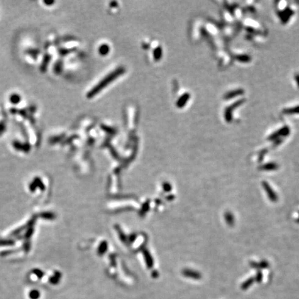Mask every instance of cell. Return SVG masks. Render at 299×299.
Wrapping results in <instances>:
<instances>
[{
  "instance_id": "obj_13",
  "label": "cell",
  "mask_w": 299,
  "mask_h": 299,
  "mask_svg": "<svg viewBox=\"0 0 299 299\" xmlns=\"http://www.w3.org/2000/svg\"><path fill=\"white\" fill-rule=\"evenodd\" d=\"M44 3H45V4H50V5H51V4H53L55 3V2H53V1H51V2H46V1H45V2H44Z\"/></svg>"
},
{
  "instance_id": "obj_11",
  "label": "cell",
  "mask_w": 299,
  "mask_h": 299,
  "mask_svg": "<svg viewBox=\"0 0 299 299\" xmlns=\"http://www.w3.org/2000/svg\"><path fill=\"white\" fill-rule=\"evenodd\" d=\"M238 59L241 62H248L249 60H250V57L248 56H239Z\"/></svg>"
},
{
  "instance_id": "obj_9",
  "label": "cell",
  "mask_w": 299,
  "mask_h": 299,
  "mask_svg": "<svg viewBox=\"0 0 299 299\" xmlns=\"http://www.w3.org/2000/svg\"><path fill=\"white\" fill-rule=\"evenodd\" d=\"M61 69H62V64L61 61H58V63H56L54 65L53 70L55 71V73L56 74H60L61 72Z\"/></svg>"
},
{
  "instance_id": "obj_7",
  "label": "cell",
  "mask_w": 299,
  "mask_h": 299,
  "mask_svg": "<svg viewBox=\"0 0 299 299\" xmlns=\"http://www.w3.org/2000/svg\"><path fill=\"white\" fill-rule=\"evenodd\" d=\"M283 112L285 113V114H298L299 113V106L292 107V108H289V109H286Z\"/></svg>"
},
{
  "instance_id": "obj_14",
  "label": "cell",
  "mask_w": 299,
  "mask_h": 299,
  "mask_svg": "<svg viewBox=\"0 0 299 299\" xmlns=\"http://www.w3.org/2000/svg\"><path fill=\"white\" fill-rule=\"evenodd\" d=\"M298 222H299V218H298Z\"/></svg>"
},
{
  "instance_id": "obj_8",
  "label": "cell",
  "mask_w": 299,
  "mask_h": 299,
  "mask_svg": "<svg viewBox=\"0 0 299 299\" xmlns=\"http://www.w3.org/2000/svg\"><path fill=\"white\" fill-rule=\"evenodd\" d=\"M50 59H51V57L49 56H46L45 58L43 60L42 64V65H41L42 66L41 67V68L45 69V71L46 70V69L47 68V65L49 64V60H50Z\"/></svg>"
},
{
  "instance_id": "obj_3",
  "label": "cell",
  "mask_w": 299,
  "mask_h": 299,
  "mask_svg": "<svg viewBox=\"0 0 299 299\" xmlns=\"http://www.w3.org/2000/svg\"><path fill=\"white\" fill-rule=\"evenodd\" d=\"M262 186H263L265 191L267 193L268 197H269L270 200L272 201V202H276L278 200V197L276 196V193H274V190L271 189L269 185L268 184L267 182H263Z\"/></svg>"
},
{
  "instance_id": "obj_6",
  "label": "cell",
  "mask_w": 299,
  "mask_h": 299,
  "mask_svg": "<svg viewBox=\"0 0 299 299\" xmlns=\"http://www.w3.org/2000/svg\"><path fill=\"white\" fill-rule=\"evenodd\" d=\"M278 168L277 165L274 163H269L267 164L266 165H264L263 166L261 167L262 170H265V171H273V170H276Z\"/></svg>"
},
{
  "instance_id": "obj_12",
  "label": "cell",
  "mask_w": 299,
  "mask_h": 299,
  "mask_svg": "<svg viewBox=\"0 0 299 299\" xmlns=\"http://www.w3.org/2000/svg\"><path fill=\"white\" fill-rule=\"evenodd\" d=\"M295 79H296V82H297L298 86V87H299V74H296V76H295Z\"/></svg>"
},
{
  "instance_id": "obj_4",
  "label": "cell",
  "mask_w": 299,
  "mask_h": 299,
  "mask_svg": "<svg viewBox=\"0 0 299 299\" xmlns=\"http://www.w3.org/2000/svg\"><path fill=\"white\" fill-rule=\"evenodd\" d=\"M21 96L18 94H16V93L11 94V96H9V101L13 105H17L20 103V101H21Z\"/></svg>"
},
{
  "instance_id": "obj_2",
  "label": "cell",
  "mask_w": 299,
  "mask_h": 299,
  "mask_svg": "<svg viewBox=\"0 0 299 299\" xmlns=\"http://www.w3.org/2000/svg\"><path fill=\"white\" fill-rule=\"evenodd\" d=\"M244 102V99H241V100H238V101H236L235 103H234L233 105H232L231 107H229V108H227V110H226V120H227L228 121H231V112H232V110L235 109V108L236 107H239L240 105H242L243 103Z\"/></svg>"
},
{
  "instance_id": "obj_1",
  "label": "cell",
  "mask_w": 299,
  "mask_h": 299,
  "mask_svg": "<svg viewBox=\"0 0 299 299\" xmlns=\"http://www.w3.org/2000/svg\"><path fill=\"white\" fill-rule=\"evenodd\" d=\"M289 132H290L289 128L287 127H284L281 129H280L279 130L273 134L272 135H271L269 137V140H274V139H277V138H278L280 136H287L289 135Z\"/></svg>"
},
{
  "instance_id": "obj_5",
  "label": "cell",
  "mask_w": 299,
  "mask_h": 299,
  "mask_svg": "<svg viewBox=\"0 0 299 299\" xmlns=\"http://www.w3.org/2000/svg\"><path fill=\"white\" fill-rule=\"evenodd\" d=\"M244 92V91L242 89H238L237 90H234V91L229 92L228 94H226V96L225 98L226 99H231V98H233V97H236L237 96L242 95Z\"/></svg>"
},
{
  "instance_id": "obj_10",
  "label": "cell",
  "mask_w": 299,
  "mask_h": 299,
  "mask_svg": "<svg viewBox=\"0 0 299 299\" xmlns=\"http://www.w3.org/2000/svg\"><path fill=\"white\" fill-rule=\"evenodd\" d=\"M6 125L4 121H0V135H2L6 130Z\"/></svg>"
}]
</instances>
